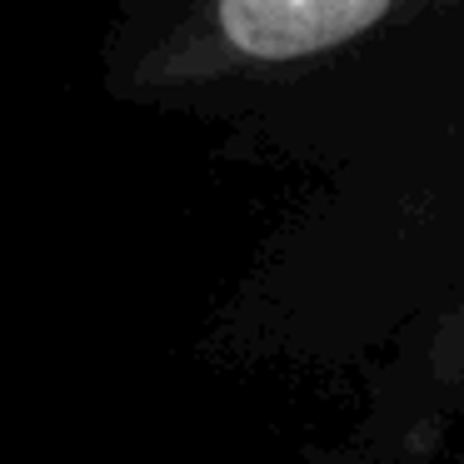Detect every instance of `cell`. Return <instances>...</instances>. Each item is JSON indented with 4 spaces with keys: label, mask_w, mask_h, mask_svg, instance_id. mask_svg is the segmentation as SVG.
Returning a JSON list of instances; mask_svg holds the SVG:
<instances>
[{
    "label": "cell",
    "mask_w": 464,
    "mask_h": 464,
    "mask_svg": "<svg viewBox=\"0 0 464 464\" xmlns=\"http://www.w3.org/2000/svg\"><path fill=\"white\" fill-rule=\"evenodd\" d=\"M464 295V170L440 155H340L265 235L200 360L215 370H360L410 320Z\"/></svg>",
    "instance_id": "6da1fadb"
},
{
    "label": "cell",
    "mask_w": 464,
    "mask_h": 464,
    "mask_svg": "<svg viewBox=\"0 0 464 464\" xmlns=\"http://www.w3.org/2000/svg\"><path fill=\"white\" fill-rule=\"evenodd\" d=\"M459 31L464 0H125L105 91L250 125L290 95L370 75V55L444 51Z\"/></svg>",
    "instance_id": "7a4b0ae2"
},
{
    "label": "cell",
    "mask_w": 464,
    "mask_h": 464,
    "mask_svg": "<svg viewBox=\"0 0 464 464\" xmlns=\"http://www.w3.org/2000/svg\"><path fill=\"white\" fill-rule=\"evenodd\" d=\"M360 424L450 450V434L464 430V295L410 320L360 364Z\"/></svg>",
    "instance_id": "3957f363"
},
{
    "label": "cell",
    "mask_w": 464,
    "mask_h": 464,
    "mask_svg": "<svg viewBox=\"0 0 464 464\" xmlns=\"http://www.w3.org/2000/svg\"><path fill=\"white\" fill-rule=\"evenodd\" d=\"M444 444L420 440L404 430H380V424L354 420L344 430V464H440Z\"/></svg>",
    "instance_id": "277c9868"
},
{
    "label": "cell",
    "mask_w": 464,
    "mask_h": 464,
    "mask_svg": "<svg viewBox=\"0 0 464 464\" xmlns=\"http://www.w3.org/2000/svg\"><path fill=\"white\" fill-rule=\"evenodd\" d=\"M290 464H344V440H334V444H314V450H304L300 459H290Z\"/></svg>",
    "instance_id": "5b68a950"
},
{
    "label": "cell",
    "mask_w": 464,
    "mask_h": 464,
    "mask_svg": "<svg viewBox=\"0 0 464 464\" xmlns=\"http://www.w3.org/2000/svg\"><path fill=\"white\" fill-rule=\"evenodd\" d=\"M440 464H444V459H440Z\"/></svg>",
    "instance_id": "8992f818"
}]
</instances>
